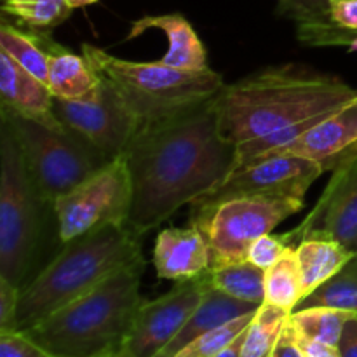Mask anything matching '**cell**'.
<instances>
[{"mask_svg":"<svg viewBox=\"0 0 357 357\" xmlns=\"http://www.w3.org/2000/svg\"><path fill=\"white\" fill-rule=\"evenodd\" d=\"M122 155L132 185L126 225L139 237L222 183L237 166V145L223 136L215 98L139 128Z\"/></svg>","mask_w":357,"mask_h":357,"instance_id":"6da1fadb","label":"cell"},{"mask_svg":"<svg viewBox=\"0 0 357 357\" xmlns=\"http://www.w3.org/2000/svg\"><path fill=\"white\" fill-rule=\"evenodd\" d=\"M356 98L357 89L340 77L302 65H279L225 84L215 101L223 136L237 145L309 117L333 114Z\"/></svg>","mask_w":357,"mask_h":357,"instance_id":"7a4b0ae2","label":"cell"},{"mask_svg":"<svg viewBox=\"0 0 357 357\" xmlns=\"http://www.w3.org/2000/svg\"><path fill=\"white\" fill-rule=\"evenodd\" d=\"M143 260L139 236L122 223H108L75 237L58 257L20 289L16 331L37 326L117 272Z\"/></svg>","mask_w":357,"mask_h":357,"instance_id":"3957f363","label":"cell"},{"mask_svg":"<svg viewBox=\"0 0 357 357\" xmlns=\"http://www.w3.org/2000/svg\"><path fill=\"white\" fill-rule=\"evenodd\" d=\"M145 260L117 272L37 326L23 331L54 357H94L121 349L142 298Z\"/></svg>","mask_w":357,"mask_h":357,"instance_id":"277c9868","label":"cell"},{"mask_svg":"<svg viewBox=\"0 0 357 357\" xmlns=\"http://www.w3.org/2000/svg\"><path fill=\"white\" fill-rule=\"evenodd\" d=\"M82 54L138 117L142 128L204 103L225 86L223 77L211 68L187 72L160 61H129L91 44H82Z\"/></svg>","mask_w":357,"mask_h":357,"instance_id":"5b68a950","label":"cell"},{"mask_svg":"<svg viewBox=\"0 0 357 357\" xmlns=\"http://www.w3.org/2000/svg\"><path fill=\"white\" fill-rule=\"evenodd\" d=\"M0 275L23 288L40 250L44 209L16 138L0 122ZM52 208V206H51Z\"/></svg>","mask_w":357,"mask_h":357,"instance_id":"8992f818","label":"cell"},{"mask_svg":"<svg viewBox=\"0 0 357 357\" xmlns=\"http://www.w3.org/2000/svg\"><path fill=\"white\" fill-rule=\"evenodd\" d=\"M0 122L14 135L38 194L51 206L110 162L93 143L68 128H45L9 112H0Z\"/></svg>","mask_w":357,"mask_h":357,"instance_id":"52a82bcc","label":"cell"},{"mask_svg":"<svg viewBox=\"0 0 357 357\" xmlns=\"http://www.w3.org/2000/svg\"><path fill=\"white\" fill-rule=\"evenodd\" d=\"M324 173L314 160L296 155H268L234 169L225 180L190 204V225L208 232L213 213L223 202L255 195L305 197L310 185Z\"/></svg>","mask_w":357,"mask_h":357,"instance_id":"ba28073f","label":"cell"},{"mask_svg":"<svg viewBox=\"0 0 357 357\" xmlns=\"http://www.w3.org/2000/svg\"><path fill=\"white\" fill-rule=\"evenodd\" d=\"M132 185L124 155L115 157L52 204L63 244L108 223L128 222Z\"/></svg>","mask_w":357,"mask_h":357,"instance_id":"9c48e42d","label":"cell"},{"mask_svg":"<svg viewBox=\"0 0 357 357\" xmlns=\"http://www.w3.org/2000/svg\"><path fill=\"white\" fill-rule=\"evenodd\" d=\"M303 206L305 201L295 195H255L223 202L213 213L206 232L211 267L248 260V251L258 237L271 234Z\"/></svg>","mask_w":357,"mask_h":357,"instance_id":"30bf717a","label":"cell"},{"mask_svg":"<svg viewBox=\"0 0 357 357\" xmlns=\"http://www.w3.org/2000/svg\"><path fill=\"white\" fill-rule=\"evenodd\" d=\"M211 286L209 271L178 281L166 295L143 302L114 357H155L180 333Z\"/></svg>","mask_w":357,"mask_h":357,"instance_id":"8fae6325","label":"cell"},{"mask_svg":"<svg viewBox=\"0 0 357 357\" xmlns=\"http://www.w3.org/2000/svg\"><path fill=\"white\" fill-rule=\"evenodd\" d=\"M52 108L65 128L84 136L108 160L122 155L142 128L138 117L105 80L96 100L66 101L54 98Z\"/></svg>","mask_w":357,"mask_h":357,"instance_id":"7c38bea8","label":"cell"},{"mask_svg":"<svg viewBox=\"0 0 357 357\" xmlns=\"http://www.w3.org/2000/svg\"><path fill=\"white\" fill-rule=\"evenodd\" d=\"M310 236L337 241L357 253V155L333 171L323 195L296 229L282 234L288 246Z\"/></svg>","mask_w":357,"mask_h":357,"instance_id":"4fadbf2b","label":"cell"},{"mask_svg":"<svg viewBox=\"0 0 357 357\" xmlns=\"http://www.w3.org/2000/svg\"><path fill=\"white\" fill-rule=\"evenodd\" d=\"M282 155H296L314 160L324 171H335L345 160L357 155V98L345 105L293 145L282 150ZM278 153V155H281Z\"/></svg>","mask_w":357,"mask_h":357,"instance_id":"5bb4252c","label":"cell"},{"mask_svg":"<svg viewBox=\"0 0 357 357\" xmlns=\"http://www.w3.org/2000/svg\"><path fill=\"white\" fill-rule=\"evenodd\" d=\"M54 96L45 82L31 75L0 49V112L30 119L51 129H63L54 114Z\"/></svg>","mask_w":357,"mask_h":357,"instance_id":"9a60e30c","label":"cell"},{"mask_svg":"<svg viewBox=\"0 0 357 357\" xmlns=\"http://www.w3.org/2000/svg\"><path fill=\"white\" fill-rule=\"evenodd\" d=\"M153 265L160 279L185 281L211 268V250L204 234L194 225L164 229L153 248Z\"/></svg>","mask_w":357,"mask_h":357,"instance_id":"2e32d148","label":"cell"},{"mask_svg":"<svg viewBox=\"0 0 357 357\" xmlns=\"http://www.w3.org/2000/svg\"><path fill=\"white\" fill-rule=\"evenodd\" d=\"M160 30L169 42V49L160 58V63L187 72L208 70V52L199 35L181 14H162V16H145L135 21L128 40L139 37L149 30Z\"/></svg>","mask_w":357,"mask_h":357,"instance_id":"e0dca14e","label":"cell"},{"mask_svg":"<svg viewBox=\"0 0 357 357\" xmlns=\"http://www.w3.org/2000/svg\"><path fill=\"white\" fill-rule=\"evenodd\" d=\"M260 309V305L250 302H243V300L232 298V296L225 295L220 289L209 286L208 291L204 293V298L199 303L197 309L194 310L180 333L162 349L155 357H174L183 347H187L190 342L197 340L202 335L209 333V331L216 330V328L223 326V324L230 323V321L237 319L246 314H253Z\"/></svg>","mask_w":357,"mask_h":357,"instance_id":"ac0fdd59","label":"cell"},{"mask_svg":"<svg viewBox=\"0 0 357 357\" xmlns=\"http://www.w3.org/2000/svg\"><path fill=\"white\" fill-rule=\"evenodd\" d=\"M101 79L84 54L66 51L61 45L49 44L47 86L52 96L66 101H93L101 93Z\"/></svg>","mask_w":357,"mask_h":357,"instance_id":"d6986e66","label":"cell"},{"mask_svg":"<svg viewBox=\"0 0 357 357\" xmlns=\"http://www.w3.org/2000/svg\"><path fill=\"white\" fill-rule=\"evenodd\" d=\"M295 251L302 275L303 298L333 278L356 255L337 241L323 236L305 237L296 244Z\"/></svg>","mask_w":357,"mask_h":357,"instance_id":"ffe728a7","label":"cell"},{"mask_svg":"<svg viewBox=\"0 0 357 357\" xmlns=\"http://www.w3.org/2000/svg\"><path fill=\"white\" fill-rule=\"evenodd\" d=\"M47 35L33 33V31L21 30L16 24L3 21L0 26V49L6 51L14 61L20 63L26 72L47 84L49 77V40L44 47Z\"/></svg>","mask_w":357,"mask_h":357,"instance_id":"44dd1931","label":"cell"},{"mask_svg":"<svg viewBox=\"0 0 357 357\" xmlns=\"http://www.w3.org/2000/svg\"><path fill=\"white\" fill-rule=\"evenodd\" d=\"M213 288L243 302L265 303V271L250 260L232 261L209 268Z\"/></svg>","mask_w":357,"mask_h":357,"instance_id":"7402d4cb","label":"cell"},{"mask_svg":"<svg viewBox=\"0 0 357 357\" xmlns=\"http://www.w3.org/2000/svg\"><path fill=\"white\" fill-rule=\"evenodd\" d=\"M303 300L302 275L295 246H288L282 257L265 271V303L293 312Z\"/></svg>","mask_w":357,"mask_h":357,"instance_id":"603a6c76","label":"cell"},{"mask_svg":"<svg viewBox=\"0 0 357 357\" xmlns=\"http://www.w3.org/2000/svg\"><path fill=\"white\" fill-rule=\"evenodd\" d=\"M72 10L66 0H2L3 16L33 33L47 35L68 20Z\"/></svg>","mask_w":357,"mask_h":357,"instance_id":"cb8c5ba5","label":"cell"},{"mask_svg":"<svg viewBox=\"0 0 357 357\" xmlns=\"http://www.w3.org/2000/svg\"><path fill=\"white\" fill-rule=\"evenodd\" d=\"M309 307H331V309L357 314V253L333 278L305 296L295 310L309 309Z\"/></svg>","mask_w":357,"mask_h":357,"instance_id":"d4e9b609","label":"cell"},{"mask_svg":"<svg viewBox=\"0 0 357 357\" xmlns=\"http://www.w3.org/2000/svg\"><path fill=\"white\" fill-rule=\"evenodd\" d=\"M288 310L281 307L261 303L248 326L241 357H272L275 345L289 319Z\"/></svg>","mask_w":357,"mask_h":357,"instance_id":"484cf974","label":"cell"},{"mask_svg":"<svg viewBox=\"0 0 357 357\" xmlns=\"http://www.w3.org/2000/svg\"><path fill=\"white\" fill-rule=\"evenodd\" d=\"M352 316V312L331 307H309L289 314L288 323L300 335L338 347L345 323Z\"/></svg>","mask_w":357,"mask_h":357,"instance_id":"4316f807","label":"cell"},{"mask_svg":"<svg viewBox=\"0 0 357 357\" xmlns=\"http://www.w3.org/2000/svg\"><path fill=\"white\" fill-rule=\"evenodd\" d=\"M255 314L257 312L241 316L237 319L230 321V323L223 324V326L216 328V330L209 331V333L202 335L197 340L190 342L187 347L181 349L174 357H216L237 335H241L250 326Z\"/></svg>","mask_w":357,"mask_h":357,"instance_id":"83f0119b","label":"cell"},{"mask_svg":"<svg viewBox=\"0 0 357 357\" xmlns=\"http://www.w3.org/2000/svg\"><path fill=\"white\" fill-rule=\"evenodd\" d=\"M279 13L296 24H316L330 21L331 0H278Z\"/></svg>","mask_w":357,"mask_h":357,"instance_id":"f1b7e54d","label":"cell"},{"mask_svg":"<svg viewBox=\"0 0 357 357\" xmlns=\"http://www.w3.org/2000/svg\"><path fill=\"white\" fill-rule=\"evenodd\" d=\"M0 357H54L23 331H0Z\"/></svg>","mask_w":357,"mask_h":357,"instance_id":"f546056e","label":"cell"},{"mask_svg":"<svg viewBox=\"0 0 357 357\" xmlns=\"http://www.w3.org/2000/svg\"><path fill=\"white\" fill-rule=\"evenodd\" d=\"M288 250V244L282 239V236H261L251 244L250 251H248V260L251 264H255L257 267L268 271L279 258L282 257V253Z\"/></svg>","mask_w":357,"mask_h":357,"instance_id":"4dcf8cb0","label":"cell"},{"mask_svg":"<svg viewBox=\"0 0 357 357\" xmlns=\"http://www.w3.org/2000/svg\"><path fill=\"white\" fill-rule=\"evenodd\" d=\"M20 288L0 275V331H16Z\"/></svg>","mask_w":357,"mask_h":357,"instance_id":"1f68e13d","label":"cell"},{"mask_svg":"<svg viewBox=\"0 0 357 357\" xmlns=\"http://www.w3.org/2000/svg\"><path fill=\"white\" fill-rule=\"evenodd\" d=\"M286 333L291 338V342L298 349L302 357H342L338 347L328 345L324 342L314 340V338L305 337V335H300L298 331H295L289 326V323H286Z\"/></svg>","mask_w":357,"mask_h":357,"instance_id":"d6a6232c","label":"cell"},{"mask_svg":"<svg viewBox=\"0 0 357 357\" xmlns=\"http://www.w3.org/2000/svg\"><path fill=\"white\" fill-rule=\"evenodd\" d=\"M330 21L342 30L357 33V0H331Z\"/></svg>","mask_w":357,"mask_h":357,"instance_id":"836d02e7","label":"cell"},{"mask_svg":"<svg viewBox=\"0 0 357 357\" xmlns=\"http://www.w3.org/2000/svg\"><path fill=\"white\" fill-rule=\"evenodd\" d=\"M338 351L342 357H357V314L345 323L338 342Z\"/></svg>","mask_w":357,"mask_h":357,"instance_id":"e575fe53","label":"cell"},{"mask_svg":"<svg viewBox=\"0 0 357 357\" xmlns=\"http://www.w3.org/2000/svg\"><path fill=\"white\" fill-rule=\"evenodd\" d=\"M272 357H302V354L298 352V349H296L295 344L291 342V338H289L288 333H286V326H284V331H282L281 338H279L278 345H275L274 356Z\"/></svg>","mask_w":357,"mask_h":357,"instance_id":"d590c367","label":"cell"},{"mask_svg":"<svg viewBox=\"0 0 357 357\" xmlns=\"http://www.w3.org/2000/svg\"><path fill=\"white\" fill-rule=\"evenodd\" d=\"M251 324V323H250ZM248 330V328H246ZM246 330L243 331L241 335H237L222 352H220L216 357H241V351H243V344H244V337H246Z\"/></svg>","mask_w":357,"mask_h":357,"instance_id":"8d00e7d4","label":"cell"},{"mask_svg":"<svg viewBox=\"0 0 357 357\" xmlns=\"http://www.w3.org/2000/svg\"><path fill=\"white\" fill-rule=\"evenodd\" d=\"M68 6L72 9H79V7H86V6H93V3L100 2V0H66Z\"/></svg>","mask_w":357,"mask_h":357,"instance_id":"74e56055","label":"cell"},{"mask_svg":"<svg viewBox=\"0 0 357 357\" xmlns=\"http://www.w3.org/2000/svg\"><path fill=\"white\" fill-rule=\"evenodd\" d=\"M94 357H114V354H103V356H94Z\"/></svg>","mask_w":357,"mask_h":357,"instance_id":"f35d334b","label":"cell"}]
</instances>
